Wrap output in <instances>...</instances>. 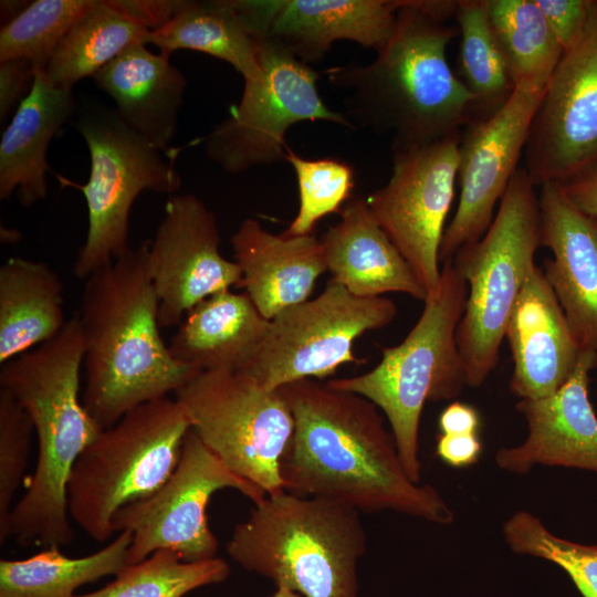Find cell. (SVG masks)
I'll list each match as a JSON object with an SVG mask.
<instances>
[{"label":"cell","instance_id":"cell-1","mask_svg":"<svg viewBox=\"0 0 597 597\" xmlns=\"http://www.w3.org/2000/svg\"><path fill=\"white\" fill-rule=\"evenodd\" d=\"M279 389L294 418L280 461L284 491L359 513L392 511L440 525L454 521L433 486L408 476L395 437L374 402L316 379Z\"/></svg>","mask_w":597,"mask_h":597},{"label":"cell","instance_id":"cell-2","mask_svg":"<svg viewBox=\"0 0 597 597\" xmlns=\"http://www.w3.org/2000/svg\"><path fill=\"white\" fill-rule=\"evenodd\" d=\"M76 315L84 341L82 402L102 430L132 409L176 392L200 370L160 336L149 241L84 280Z\"/></svg>","mask_w":597,"mask_h":597},{"label":"cell","instance_id":"cell-3","mask_svg":"<svg viewBox=\"0 0 597 597\" xmlns=\"http://www.w3.org/2000/svg\"><path fill=\"white\" fill-rule=\"evenodd\" d=\"M458 30L399 0L395 32L367 64L326 71L343 93L353 128L389 134L391 149L430 144L459 134L478 114L475 96L447 61Z\"/></svg>","mask_w":597,"mask_h":597},{"label":"cell","instance_id":"cell-4","mask_svg":"<svg viewBox=\"0 0 597 597\" xmlns=\"http://www.w3.org/2000/svg\"><path fill=\"white\" fill-rule=\"evenodd\" d=\"M84 354L75 313L54 337L1 365L0 388L27 411L38 442L34 472L10 516V536L23 544L60 547L73 540L67 482L102 431L80 395Z\"/></svg>","mask_w":597,"mask_h":597},{"label":"cell","instance_id":"cell-5","mask_svg":"<svg viewBox=\"0 0 597 597\" xmlns=\"http://www.w3.org/2000/svg\"><path fill=\"white\" fill-rule=\"evenodd\" d=\"M366 542L358 511L283 491L254 504L227 552L244 569L303 597H358Z\"/></svg>","mask_w":597,"mask_h":597},{"label":"cell","instance_id":"cell-6","mask_svg":"<svg viewBox=\"0 0 597 597\" xmlns=\"http://www.w3.org/2000/svg\"><path fill=\"white\" fill-rule=\"evenodd\" d=\"M467 282L452 260L441 264L437 289L405 339L381 352L369 371L326 384L374 402L387 419L408 476L420 483L419 426L426 402L452 400L468 386L457 343L465 310Z\"/></svg>","mask_w":597,"mask_h":597},{"label":"cell","instance_id":"cell-7","mask_svg":"<svg viewBox=\"0 0 597 597\" xmlns=\"http://www.w3.org/2000/svg\"><path fill=\"white\" fill-rule=\"evenodd\" d=\"M535 188L524 167L519 168L490 228L451 259L468 287L457 343L469 387H480L495 369L511 312L536 266L542 243Z\"/></svg>","mask_w":597,"mask_h":597},{"label":"cell","instance_id":"cell-8","mask_svg":"<svg viewBox=\"0 0 597 597\" xmlns=\"http://www.w3.org/2000/svg\"><path fill=\"white\" fill-rule=\"evenodd\" d=\"M190 429L185 408L165 397L132 409L102 430L72 469L70 516L95 542L108 540L116 513L154 494L172 474Z\"/></svg>","mask_w":597,"mask_h":597},{"label":"cell","instance_id":"cell-9","mask_svg":"<svg viewBox=\"0 0 597 597\" xmlns=\"http://www.w3.org/2000/svg\"><path fill=\"white\" fill-rule=\"evenodd\" d=\"M191 429L237 475L266 495L284 491L280 461L294 431L280 389L238 371H199L175 392Z\"/></svg>","mask_w":597,"mask_h":597},{"label":"cell","instance_id":"cell-10","mask_svg":"<svg viewBox=\"0 0 597 597\" xmlns=\"http://www.w3.org/2000/svg\"><path fill=\"white\" fill-rule=\"evenodd\" d=\"M76 126L91 159L87 182L76 186L86 201L88 230L73 274L85 280L129 249V217L136 198L145 190L175 193L181 177L115 109L87 113Z\"/></svg>","mask_w":597,"mask_h":597},{"label":"cell","instance_id":"cell-11","mask_svg":"<svg viewBox=\"0 0 597 597\" xmlns=\"http://www.w3.org/2000/svg\"><path fill=\"white\" fill-rule=\"evenodd\" d=\"M261 76L244 81L239 103L203 138L207 157L229 174L286 160L287 130L323 121L353 129L343 113L322 100L316 73L282 45L262 39Z\"/></svg>","mask_w":597,"mask_h":597},{"label":"cell","instance_id":"cell-12","mask_svg":"<svg viewBox=\"0 0 597 597\" xmlns=\"http://www.w3.org/2000/svg\"><path fill=\"white\" fill-rule=\"evenodd\" d=\"M397 316L387 297H359L329 280L314 298L287 307L270 321L253 356L238 373L268 389L302 380H322L341 366L358 363L354 343Z\"/></svg>","mask_w":597,"mask_h":597},{"label":"cell","instance_id":"cell-13","mask_svg":"<svg viewBox=\"0 0 597 597\" xmlns=\"http://www.w3.org/2000/svg\"><path fill=\"white\" fill-rule=\"evenodd\" d=\"M234 489L254 504L266 493L233 473L190 429L178 464L154 494L121 509L113 519L114 532L130 531L127 565L159 549H169L184 562L217 557L219 543L210 530L207 506L221 489Z\"/></svg>","mask_w":597,"mask_h":597},{"label":"cell","instance_id":"cell-14","mask_svg":"<svg viewBox=\"0 0 597 597\" xmlns=\"http://www.w3.org/2000/svg\"><path fill=\"white\" fill-rule=\"evenodd\" d=\"M460 134L392 149L388 182L371 192L367 205L379 226L432 293L440 281V245L454 197Z\"/></svg>","mask_w":597,"mask_h":597},{"label":"cell","instance_id":"cell-15","mask_svg":"<svg viewBox=\"0 0 597 597\" xmlns=\"http://www.w3.org/2000/svg\"><path fill=\"white\" fill-rule=\"evenodd\" d=\"M547 83L523 81L492 115L475 118L460 137V197L440 245V263L478 241L490 228L526 146Z\"/></svg>","mask_w":597,"mask_h":597},{"label":"cell","instance_id":"cell-16","mask_svg":"<svg viewBox=\"0 0 597 597\" xmlns=\"http://www.w3.org/2000/svg\"><path fill=\"white\" fill-rule=\"evenodd\" d=\"M597 163V1L579 42L563 53L546 86L525 146L535 187L563 182Z\"/></svg>","mask_w":597,"mask_h":597},{"label":"cell","instance_id":"cell-17","mask_svg":"<svg viewBox=\"0 0 597 597\" xmlns=\"http://www.w3.org/2000/svg\"><path fill=\"white\" fill-rule=\"evenodd\" d=\"M149 262L159 300V326H179L205 298L239 286L241 270L222 256L214 213L192 193L175 195L166 202Z\"/></svg>","mask_w":597,"mask_h":597},{"label":"cell","instance_id":"cell-18","mask_svg":"<svg viewBox=\"0 0 597 597\" xmlns=\"http://www.w3.org/2000/svg\"><path fill=\"white\" fill-rule=\"evenodd\" d=\"M262 39L302 62H320L337 41L381 50L391 39L398 0H243Z\"/></svg>","mask_w":597,"mask_h":597},{"label":"cell","instance_id":"cell-19","mask_svg":"<svg viewBox=\"0 0 597 597\" xmlns=\"http://www.w3.org/2000/svg\"><path fill=\"white\" fill-rule=\"evenodd\" d=\"M596 367L597 354L584 350L575 373L558 391L516 404L527 436L521 444L496 452L502 470L523 474L541 464L597 472V416L588 397L589 371Z\"/></svg>","mask_w":597,"mask_h":597},{"label":"cell","instance_id":"cell-20","mask_svg":"<svg viewBox=\"0 0 597 597\" xmlns=\"http://www.w3.org/2000/svg\"><path fill=\"white\" fill-rule=\"evenodd\" d=\"M541 243L553 254L544 274L583 350L597 354V219L569 200L561 182L541 186Z\"/></svg>","mask_w":597,"mask_h":597},{"label":"cell","instance_id":"cell-21","mask_svg":"<svg viewBox=\"0 0 597 597\" xmlns=\"http://www.w3.org/2000/svg\"><path fill=\"white\" fill-rule=\"evenodd\" d=\"M504 338L513 360L510 390L520 400L542 399L558 391L584 353L537 265L514 304Z\"/></svg>","mask_w":597,"mask_h":597},{"label":"cell","instance_id":"cell-22","mask_svg":"<svg viewBox=\"0 0 597 597\" xmlns=\"http://www.w3.org/2000/svg\"><path fill=\"white\" fill-rule=\"evenodd\" d=\"M234 262L244 289L259 312L272 320L280 312L310 300L317 279L327 271L320 239L314 234H274L253 219H244L231 237Z\"/></svg>","mask_w":597,"mask_h":597},{"label":"cell","instance_id":"cell-23","mask_svg":"<svg viewBox=\"0 0 597 597\" xmlns=\"http://www.w3.org/2000/svg\"><path fill=\"white\" fill-rule=\"evenodd\" d=\"M339 221L320 238L332 280L359 297L404 293L420 301L427 292L370 211L366 198L352 197Z\"/></svg>","mask_w":597,"mask_h":597},{"label":"cell","instance_id":"cell-24","mask_svg":"<svg viewBox=\"0 0 597 597\" xmlns=\"http://www.w3.org/2000/svg\"><path fill=\"white\" fill-rule=\"evenodd\" d=\"M93 80L114 101L116 114L129 128L161 153L168 151L187 86L185 74L168 56L135 43Z\"/></svg>","mask_w":597,"mask_h":597},{"label":"cell","instance_id":"cell-25","mask_svg":"<svg viewBox=\"0 0 597 597\" xmlns=\"http://www.w3.org/2000/svg\"><path fill=\"white\" fill-rule=\"evenodd\" d=\"M76 109L73 90L53 85L45 67L35 66L33 85L0 140V198L14 191L28 208L48 195L46 151L52 138Z\"/></svg>","mask_w":597,"mask_h":597},{"label":"cell","instance_id":"cell-26","mask_svg":"<svg viewBox=\"0 0 597 597\" xmlns=\"http://www.w3.org/2000/svg\"><path fill=\"white\" fill-rule=\"evenodd\" d=\"M270 327L245 293L213 294L185 316L168 345L180 363L200 371H238L253 356Z\"/></svg>","mask_w":597,"mask_h":597},{"label":"cell","instance_id":"cell-27","mask_svg":"<svg viewBox=\"0 0 597 597\" xmlns=\"http://www.w3.org/2000/svg\"><path fill=\"white\" fill-rule=\"evenodd\" d=\"M261 42L243 0H180L172 19L150 31L146 40L168 57L175 51L191 50L222 60L243 81L261 76Z\"/></svg>","mask_w":597,"mask_h":597},{"label":"cell","instance_id":"cell-28","mask_svg":"<svg viewBox=\"0 0 597 597\" xmlns=\"http://www.w3.org/2000/svg\"><path fill=\"white\" fill-rule=\"evenodd\" d=\"M63 284L46 263L13 256L0 266V363L41 345L65 325Z\"/></svg>","mask_w":597,"mask_h":597},{"label":"cell","instance_id":"cell-29","mask_svg":"<svg viewBox=\"0 0 597 597\" xmlns=\"http://www.w3.org/2000/svg\"><path fill=\"white\" fill-rule=\"evenodd\" d=\"M133 533L128 530L84 557L65 556L59 546L24 559L0 561V597H75L82 585L117 575L127 565Z\"/></svg>","mask_w":597,"mask_h":597},{"label":"cell","instance_id":"cell-30","mask_svg":"<svg viewBox=\"0 0 597 597\" xmlns=\"http://www.w3.org/2000/svg\"><path fill=\"white\" fill-rule=\"evenodd\" d=\"M150 30L119 10L113 0H95L73 24L45 66L49 81L73 90L135 43H145Z\"/></svg>","mask_w":597,"mask_h":597},{"label":"cell","instance_id":"cell-31","mask_svg":"<svg viewBox=\"0 0 597 597\" xmlns=\"http://www.w3.org/2000/svg\"><path fill=\"white\" fill-rule=\"evenodd\" d=\"M514 85L548 83L564 53L535 0H486Z\"/></svg>","mask_w":597,"mask_h":597},{"label":"cell","instance_id":"cell-32","mask_svg":"<svg viewBox=\"0 0 597 597\" xmlns=\"http://www.w3.org/2000/svg\"><path fill=\"white\" fill-rule=\"evenodd\" d=\"M461 35L462 82L475 96L478 118L496 112L515 85L489 17L486 0H460L454 15Z\"/></svg>","mask_w":597,"mask_h":597},{"label":"cell","instance_id":"cell-33","mask_svg":"<svg viewBox=\"0 0 597 597\" xmlns=\"http://www.w3.org/2000/svg\"><path fill=\"white\" fill-rule=\"evenodd\" d=\"M229 574L222 558L184 562L172 551L159 549L126 565L103 588L75 597H184L196 588L223 582Z\"/></svg>","mask_w":597,"mask_h":597},{"label":"cell","instance_id":"cell-34","mask_svg":"<svg viewBox=\"0 0 597 597\" xmlns=\"http://www.w3.org/2000/svg\"><path fill=\"white\" fill-rule=\"evenodd\" d=\"M95 0H36L0 31V63L27 59L45 67L73 24Z\"/></svg>","mask_w":597,"mask_h":597},{"label":"cell","instance_id":"cell-35","mask_svg":"<svg viewBox=\"0 0 597 597\" xmlns=\"http://www.w3.org/2000/svg\"><path fill=\"white\" fill-rule=\"evenodd\" d=\"M503 535L513 552L554 563L567 573L583 597H597V545L558 537L526 511H517L504 523Z\"/></svg>","mask_w":597,"mask_h":597},{"label":"cell","instance_id":"cell-36","mask_svg":"<svg viewBox=\"0 0 597 597\" xmlns=\"http://www.w3.org/2000/svg\"><path fill=\"white\" fill-rule=\"evenodd\" d=\"M298 188V211L282 232L286 237L313 234L317 222L327 214L339 212L352 198L354 170L350 165L334 158L305 159L287 150Z\"/></svg>","mask_w":597,"mask_h":597},{"label":"cell","instance_id":"cell-37","mask_svg":"<svg viewBox=\"0 0 597 597\" xmlns=\"http://www.w3.org/2000/svg\"><path fill=\"white\" fill-rule=\"evenodd\" d=\"M33 423L27 411L0 388V542L10 536L13 498L28 467Z\"/></svg>","mask_w":597,"mask_h":597},{"label":"cell","instance_id":"cell-38","mask_svg":"<svg viewBox=\"0 0 597 597\" xmlns=\"http://www.w3.org/2000/svg\"><path fill=\"white\" fill-rule=\"evenodd\" d=\"M563 51L574 48L585 33L594 1L535 0Z\"/></svg>","mask_w":597,"mask_h":597},{"label":"cell","instance_id":"cell-39","mask_svg":"<svg viewBox=\"0 0 597 597\" xmlns=\"http://www.w3.org/2000/svg\"><path fill=\"white\" fill-rule=\"evenodd\" d=\"M34 64L27 59L0 63V119L3 121L30 93L34 80Z\"/></svg>","mask_w":597,"mask_h":597},{"label":"cell","instance_id":"cell-40","mask_svg":"<svg viewBox=\"0 0 597 597\" xmlns=\"http://www.w3.org/2000/svg\"><path fill=\"white\" fill-rule=\"evenodd\" d=\"M481 453L482 442L479 433L438 434L436 454L452 468L473 465L479 461Z\"/></svg>","mask_w":597,"mask_h":597},{"label":"cell","instance_id":"cell-41","mask_svg":"<svg viewBox=\"0 0 597 597\" xmlns=\"http://www.w3.org/2000/svg\"><path fill=\"white\" fill-rule=\"evenodd\" d=\"M124 13L153 31L164 27L175 15L180 0H113Z\"/></svg>","mask_w":597,"mask_h":597},{"label":"cell","instance_id":"cell-42","mask_svg":"<svg viewBox=\"0 0 597 597\" xmlns=\"http://www.w3.org/2000/svg\"><path fill=\"white\" fill-rule=\"evenodd\" d=\"M561 184L576 208L597 219V163L579 170Z\"/></svg>","mask_w":597,"mask_h":597},{"label":"cell","instance_id":"cell-43","mask_svg":"<svg viewBox=\"0 0 597 597\" xmlns=\"http://www.w3.org/2000/svg\"><path fill=\"white\" fill-rule=\"evenodd\" d=\"M481 418L478 410L461 401H452L440 413L438 427L440 433L464 434L479 433Z\"/></svg>","mask_w":597,"mask_h":597},{"label":"cell","instance_id":"cell-44","mask_svg":"<svg viewBox=\"0 0 597 597\" xmlns=\"http://www.w3.org/2000/svg\"><path fill=\"white\" fill-rule=\"evenodd\" d=\"M25 3V1H1L2 25L9 23L19 15L30 2L28 4Z\"/></svg>","mask_w":597,"mask_h":597},{"label":"cell","instance_id":"cell-45","mask_svg":"<svg viewBox=\"0 0 597 597\" xmlns=\"http://www.w3.org/2000/svg\"><path fill=\"white\" fill-rule=\"evenodd\" d=\"M272 597H303L301 596L300 594L286 588V587H283V586H280V587H276V590L275 593L272 595Z\"/></svg>","mask_w":597,"mask_h":597}]
</instances>
